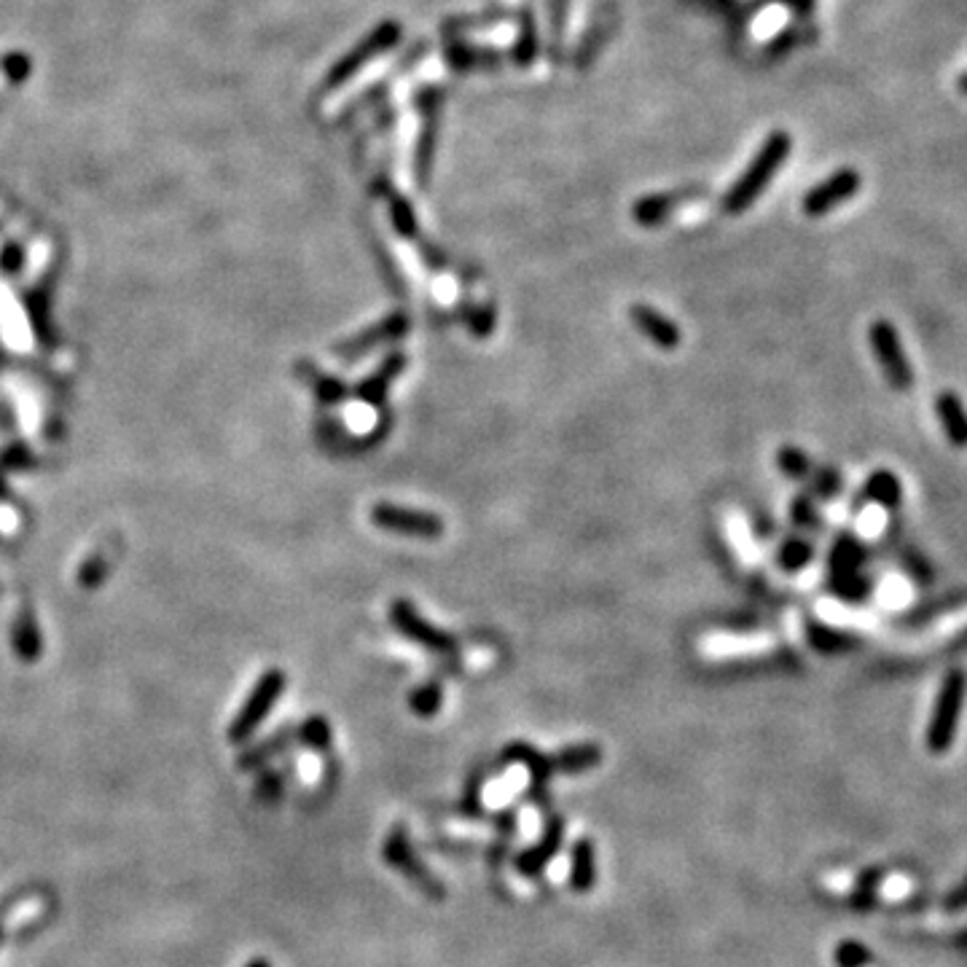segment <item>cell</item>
I'll return each mask as SVG.
<instances>
[{
  "mask_svg": "<svg viewBox=\"0 0 967 967\" xmlns=\"http://www.w3.org/2000/svg\"><path fill=\"white\" fill-rule=\"evenodd\" d=\"M788 151H790L788 137L785 135L771 137L769 143H766V148L758 154V159L750 164V170L739 178V183H736L734 189L728 191L726 202H723L728 213H742L745 207H750L755 199L761 197V191L766 189V183L774 178V172L779 170V164L785 162Z\"/></svg>",
  "mask_w": 967,
  "mask_h": 967,
  "instance_id": "cell-1",
  "label": "cell"
},
{
  "mask_svg": "<svg viewBox=\"0 0 967 967\" xmlns=\"http://www.w3.org/2000/svg\"><path fill=\"white\" fill-rule=\"evenodd\" d=\"M868 342H871L873 355L879 360V368H882L884 379L890 382L892 390H898V393L911 390L914 368H911V360H908L898 331H895L890 320H876L871 331H868Z\"/></svg>",
  "mask_w": 967,
  "mask_h": 967,
  "instance_id": "cell-2",
  "label": "cell"
},
{
  "mask_svg": "<svg viewBox=\"0 0 967 967\" xmlns=\"http://www.w3.org/2000/svg\"><path fill=\"white\" fill-rule=\"evenodd\" d=\"M285 691V675L277 672V669H269L261 680L256 683V688L250 691V696L242 704L240 715L232 720L229 726V739L232 742H245L253 731H256L261 723L266 720L269 710L274 707V702L283 696Z\"/></svg>",
  "mask_w": 967,
  "mask_h": 967,
  "instance_id": "cell-3",
  "label": "cell"
},
{
  "mask_svg": "<svg viewBox=\"0 0 967 967\" xmlns=\"http://www.w3.org/2000/svg\"><path fill=\"white\" fill-rule=\"evenodd\" d=\"M371 522L377 524L379 530L398 532V535H411V538H422V540L441 538L446 530L438 514L420 511V508H406V505H395V503L374 505V508H371Z\"/></svg>",
  "mask_w": 967,
  "mask_h": 967,
  "instance_id": "cell-4",
  "label": "cell"
},
{
  "mask_svg": "<svg viewBox=\"0 0 967 967\" xmlns=\"http://www.w3.org/2000/svg\"><path fill=\"white\" fill-rule=\"evenodd\" d=\"M382 855H385L387 865H393L395 871H401L425 895H430V898H444V884L438 882L436 873L428 871V865L422 863L403 828L390 831V836L385 839V847H382Z\"/></svg>",
  "mask_w": 967,
  "mask_h": 967,
  "instance_id": "cell-5",
  "label": "cell"
},
{
  "mask_svg": "<svg viewBox=\"0 0 967 967\" xmlns=\"http://www.w3.org/2000/svg\"><path fill=\"white\" fill-rule=\"evenodd\" d=\"M390 618H393L395 629L409 637L411 642H417L420 648L430 653H441V656H452L454 653V640L446 632L436 629L433 624H428L425 618L420 616V610L414 608L409 600H395L390 605Z\"/></svg>",
  "mask_w": 967,
  "mask_h": 967,
  "instance_id": "cell-6",
  "label": "cell"
},
{
  "mask_svg": "<svg viewBox=\"0 0 967 967\" xmlns=\"http://www.w3.org/2000/svg\"><path fill=\"white\" fill-rule=\"evenodd\" d=\"M860 186H863V178L855 170H839L806 194L804 213L812 215V218L831 213L833 207L844 205L847 199L855 197Z\"/></svg>",
  "mask_w": 967,
  "mask_h": 967,
  "instance_id": "cell-7",
  "label": "cell"
},
{
  "mask_svg": "<svg viewBox=\"0 0 967 967\" xmlns=\"http://www.w3.org/2000/svg\"><path fill=\"white\" fill-rule=\"evenodd\" d=\"M962 696H965V675L962 672H951L943 680L941 696H938V707H935V718H933V731H930V739H933L935 747L946 745L954 734V726H957V715H959V704H962Z\"/></svg>",
  "mask_w": 967,
  "mask_h": 967,
  "instance_id": "cell-8",
  "label": "cell"
},
{
  "mask_svg": "<svg viewBox=\"0 0 967 967\" xmlns=\"http://www.w3.org/2000/svg\"><path fill=\"white\" fill-rule=\"evenodd\" d=\"M562 841H565V820L562 817H551L546 825V831L538 839V844L530 849H524L522 855L516 857L514 865L516 871L522 876H538V873L546 871V865L554 860L559 849H562Z\"/></svg>",
  "mask_w": 967,
  "mask_h": 967,
  "instance_id": "cell-9",
  "label": "cell"
},
{
  "mask_svg": "<svg viewBox=\"0 0 967 967\" xmlns=\"http://www.w3.org/2000/svg\"><path fill=\"white\" fill-rule=\"evenodd\" d=\"M634 328L640 331L645 339H651L659 350H677V344L683 339L680 328L675 326V320H669L667 315H661L659 309L648 307V304H634L629 309Z\"/></svg>",
  "mask_w": 967,
  "mask_h": 967,
  "instance_id": "cell-10",
  "label": "cell"
},
{
  "mask_svg": "<svg viewBox=\"0 0 967 967\" xmlns=\"http://www.w3.org/2000/svg\"><path fill=\"white\" fill-rule=\"evenodd\" d=\"M406 334H409V317L401 315V312H395V315L385 317V320H379L374 328H366V331H360V334L344 344L339 352H342V355H347V358H358V355H363V352H371L374 347H379V344L398 342V339H403Z\"/></svg>",
  "mask_w": 967,
  "mask_h": 967,
  "instance_id": "cell-11",
  "label": "cell"
},
{
  "mask_svg": "<svg viewBox=\"0 0 967 967\" xmlns=\"http://www.w3.org/2000/svg\"><path fill=\"white\" fill-rule=\"evenodd\" d=\"M403 368H406V355H403V352L387 355V358L379 363L377 371H374V374H368V377L358 385L360 401L371 403V406H377V403L385 401L387 390H390V385H393L395 379L401 377Z\"/></svg>",
  "mask_w": 967,
  "mask_h": 967,
  "instance_id": "cell-12",
  "label": "cell"
},
{
  "mask_svg": "<svg viewBox=\"0 0 967 967\" xmlns=\"http://www.w3.org/2000/svg\"><path fill=\"white\" fill-rule=\"evenodd\" d=\"M938 420L943 425V433L957 449L967 446V411L954 393H941L935 401Z\"/></svg>",
  "mask_w": 967,
  "mask_h": 967,
  "instance_id": "cell-13",
  "label": "cell"
},
{
  "mask_svg": "<svg viewBox=\"0 0 967 967\" xmlns=\"http://www.w3.org/2000/svg\"><path fill=\"white\" fill-rule=\"evenodd\" d=\"M597 884V855L589 839H578L570 852V887L575 892H589Z\"/></svg>",
  "mask_w": 967,
  "mask_h": 967,
  "instance_id": "cell-14",
  "label": "cell"
},
{
  "mask_svg": "<svg viewBox=\"0 0 967 967\" xmlns=\"http://www.w3.org/2000/svg\"><path fill=\"white\" fill-rule=\"evenodd\" d=\"M602 761V750L591 742L583 745H570L562 753L551 758V769L554 774H581V771L594 769Z\"/></svg>",
  "mask_w": 967,
  "mask_h": 967,
  "instance_id": "cell-15",
  "label": "cell"
},
{
  "mask_svg": "<svg viewBox=\"0 0 967 967\" xmlns=\"http://www.w3.org/2000/svg\"><path fill=\"white\" fill-rule=\"evenodd\" d=\"M505 761H516L522 763L524 769L530 771L532 777V788L543 790L546 788L548 777H554V769H551V758H543L540 753H535L530 745H511L505 750Z\"/></svg>",
  "mask_w": 967,
  "mask_h": 967,
  "instance_id": "cell-16",
  "label": "cell"
},
{
  "mask_svg": "<svg viewBox=\"0 0 967 967\" xmlns=\"http://www.w3.org/2000/svg\"><path fill=\"white\" fill-rule=\"evenodd\" d=\"M865 495L871 497L873 503L884 505V508H895L903 497V487L895 473L890 471H873L865 481Z\"/></svg>",
  "mask_w": 967,
  "mask_h": 967,
  "instance_id": "cell-17",
  "label": "cell"
},
{
  "mask_svg": "<svg viewBox=\"0 0 967 967\" xmlns=\"http://www.w3.org/2000/svg\"><path fill=\"white\" fill-rule=\"evenodd\" d=\"M441 704H444V691H441V683H436V680L422 683L420 688H414L409 694V707L420 718H433L441 710Z\"/></svg>",
  "mask_w": 967,
  "mask_h": 967,
  "instance_id": "cell-18",
  "label": "cell"
},
{
  "mask_svg": "<svg viewBox=\"0 0 967 967\" xmlns=\"http://www.w3.org/2000/svg\"><path fill=\"white\" fill-rule=\"evenodd\" d=\"M777 465H779V471L785 473L788 479H806L809 476V457H806L801 449H796V446H782L777 452Z\"/></svg>",
  "mask_w": 967,
  "mask_h": 967,
  "instance_id": "cell-19",
  "label": "cell"
},
{
  "mask_svg": "<svg viewBox=\"0 0 967 967\" xmlns=\"http://www.w3.org/2000/svg\"><path fill=\"white\" fill-rule=\"evenodd\" d=\"M809 559H812V546L806 540H788L779 548V565L788 573H798L801 567L809 565Z\"/></svg>",
  "mask_w": 967,
  "mask_h": 967,
  "instance_id": "cell-20",
  "label": "cell"
},
{
  "mask_svg": "<svg viewBox=\"0 0 967 967\" xmlns=\"http://www.w3.org/2000/svg\"><path fill=\"white\" fill-rule=\"evenodd\" d=\"M301 739H304V745L315 747V750H326L331 745V726H328V720L309 718L301 726Z\"/></svg>",
  "mask_w": 967,
  "mask_h": 967,
  "instance_id": "cell-21",
  "label": "cell"
},
{
  "mask_svg": "<svg viewBox=\"0 0 967 967\" xmlns=\"http://www.w3.org/2000/svg\"><path fill=\"white\" fill-rule=\"evenodd\" d=\"M809 640H812L814 648L820 651H839L841 642H844V634L833 632V629H825V626H809Z\"/></svg>",
  "mask_w": 967,
  "mask_h": 967,
  "instance_id": "cell-22",
  "label": "cell"
},
{
  "mask_svg": "<svg viewBox=\"0 0 967 967\" xmlns=\"http://www.w3.org/2000/svg\"><path fill=\"white\" fill-rule=\"evenodd\" d=\"M248 967H272V965H269L266 959H253V962H250Z\"/></svg>",
  "mask_w": 967,
  "mask_h": 967,
  "instance_id": "cell-23",
  "label": "cell"
},
{
  "mask_svg": "<svg viewBox=\"0 0 967 967\" xmlns=\"http://www.w3.org/2000/svg\"><path fill=\"white\" fill-rule=\"evenodd\" d=\"M962 89H965V92H967V76L962 78Z\"/></svg>",
  "mask_w": 967,
  "mask_h": 967,
  "instance_id": "cell-24",
  "label": "cell"
},
{
  "mask_svg": "<svg viewBox=\"0 0 967 967\" xmlns=\"http://www.w3.org/2000/svg\"><path fill=\"white\" fill-rule=\"evenodd\" d=\"M0 938H3V930H0Z\"/></svg>",
  "mask_w": 967,
  "mask_h": 967,
  "instance_id": "cell-25",
  "label": "cell"
}]
</instances>
